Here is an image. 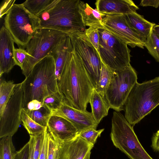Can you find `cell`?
<instances>
[{
  "instance_id": "obj_1",
  "label": "cell",
  "mask_w": 159,
  "mask_h": 159,
  "mask_svg": "<svg viewBox=\"0 0 159 159\" xmlns=\"http://www.w3.org/2000/svg\"><path fill=\"white\" fill-rule=\"evenodd\" d=\"M57 84L59 91L67 104L79 110H87L95 88L83 63L73 49Z\"/></svg>"
},
{
  "instance_id": "obj_2",
  "label": "cell",
  "mask_w": 159,
  "mask_h": 159,
  "mask_svg": "<svg viewBox=\"0 0 159 159\" xmlns=\"http://www.w3.org/2000/svg\"><path fill=\"white\" fill-rule=\"evenodd\" d=\"M22 87L23 108L34 100L43 104L46 98L59 91L55 61L52 55L47 56L35 65L29 75L23 81Z\"/></svg>"
},
{
  "instance_id": "obj_3",
  "label": "cell",
  "mask_w": 159,
  "mask_h": 159,
  "mask_svg": "<svg viewBox=\"0 0 159 159\" xmlns=\"http://www.w3.org/2000/svg\"><path fill=\"white\" fill-rule=\"evenodd\" d=\"M79 0H54L37 16L40 29H48L67 34L85 31L79 11Z\"/></svg>"
},
{
  "instance_id": "obj_4",
  "label": "cell",
  "mask_w": 159,
  "mask_h": 159,
  "mask_svg": "<svg viewBox=\"0 0 159 159\" xmlns=\"http://www.w3.org/2000/svg\"><path fill=\"white\" fill-rule=\"evenodd\" d=\"M158 105L159 76L141 83L137 82L124 104V116L133 126Z\"/></svg>"
},
{
  "instance_id": "obj_5",
  "label": "cell",
  "mask_w": 159,
  "mask_h": 159,
  "mask_svg": "<svg viewBox=\"0 0 159 159\" xmlns=\"http://www.w3.org/2000/svg\"><path fill=\"white\" fill-rule=\"evenodd\" d=\"M4 20V26L19 48H25L40 29L39 18L28 11L22 3L14 4Z\"/></svg>"
},
{
  "instance_id": "obj_6",
  "label": "cell",
  "mask_w": 159,
  "mask_h": 159,
  "mask_svg": "<svg viewBox=\"0 0 159 159\" xmlns=\"http://www.w3.org/2000/svg\"><path fill=\"white\" fill-rule=\"evenodd\" d=\"M110 136L116 147L130 159H153L140 143L133 126L120 112L113 113Z\"/></svg>"
},
{
  "instance_id": "obj_7",
  "label": "cell",
  "mask_w": 159,
  "mask_h": 159,
  "mask_svg": "<svg viewBox=\"0 0 159 159\" xmlns=\"http://www.w3.org/2000/svg\"><path fill=\"white\" fill-rule=\"evenodd\" d=\"M69 34L52 29H39L25 48L28 55L21 69L25 77L29 75L37 63L50 55Z\"/></svg>"
},
{
  "instance_id": "obj_8",
  "label": "cell",
  "mask_w": 159,
  "mask_h": 159,
  "mask_svg": "<svg viewBox=\"0 0 159 159\" xmlns=\"http://www.w3.org/2000/svg\"><path fill=\"white\" fill-rule=\"evenodd\" d=\"M99 57L113 72L130 65V50L127 45L103 28L99 29Z\"/></svg>"
},
{
  "instance_id": "obj_9",
  "label": "cell",
  "mask_w": 159,
  "mask_h": 159,
  "mask_svg": "<svg viewBox=\"0 0 159 159\" xmlns=\"http://www.w3.org/2000/svg\"><path fill=\"white\" fill-rule=\"evenodd\" d=\"M137 80L136 72L131 65L114 73L104 97L111 108L119 112L124 110L125 102Z\"/></svg>"
},
{
  "instance_id": "obj_10",
  "label": "cell",
  "mask_w": 159,
  "mask_h": 159,
  "mask_svg": "<svg viewBox=\"0 0 159 159\" xmlns=\"http://www.w3.org/2000/svg\"><path fill=\"white\" fill-rule=\"evenodd\" d=\"M73 50L82 61L95 89L98 83L102 61L85 31L69 34Z\"/></svg>"
},
{
  "instance_id": "obj_11",
  "label": "cell",
  "mask_w": 159,
  "mask_h": 159,
  "mask_svg": "<svg viewBox=\"0 0 159 159\" xmlns=\"http://www.w3.org/2000/svg\"><path fill=\"white\" fill-rule=\"evenodd\" d=\"M23 81L17 84L13 94L7 102L0 118V138L12 137L22 122L23 109Z\"/></svg>"
},
{
  "instance_id": "obj_12",
  "label": "cell",
  "mask_w": 159,
  "mask_h": 159,
  "mask_svg": "<svg viewBox=\"0 0 159 159\" xmlns=\"http://www.w3.org/2000/svg\"><path fill=\"white\" fill-rule=\"evenodd\" d=\"M102 23L104 29L127 45L144 48L146 40L129 26L125 15H106Z\"/></svg>"
},
{
  "instance_id": "obj_13",
  "label": "cell",
  "mask_w": 159,
  "mask_h": 159,
  "mask_svg": "<svg viewBox=\"0 0 159 159\" xmlns=\"http://www.w3.org/2000/svg\"><path fill=\"white\" fill-rule=\"evenodd\" d=\"M52 115L60 116L69 120L76 128L78 134L88 129H96L98 124L91 112L73 108L65 102L58 109L52 111Z\"/></svg>"
},
{
  "instance_id": "obj_14",
  "label": "cell",
  "mask_w": 159,
  "mask_h": 159,
  "mask_svg": "<svg viewBox=\"0 0 159 159\" xmlns=\"http://www.w3.org/2000/svg\"><path fill=\"white\" fill-rule=\"evenodd\" d=\"M58 142L59 149L57 159H84L94 146L78 135L69 141Z\"/></svg>"
},
{
  "instance_id": "obj_15",
  "label": "cell",
  "mask_w": 159,
  "mask_h": 159,
  "mask_svg": "<svg viewBox=\"0 0 159 159\" xmlns=\"http://www.w3.org/2000/svg\"><path fill=\"white\" fill-rule=\"evenodd\" d=\"M15 41L7 30L2 26L0 30V76L8 73L16 65L14 59Z\"/></svg>"
},
{
  "instance_id": "obj_16",
  "label": "cell",
  "mask_w": 159,
  "mask_h": 159,
  "mask_svg": "<svg viewBox=\"0 0 159 159\" xmlns=\"http://www.w3.org/2000/svg\"><path fill=\"white\" fill-rule=\"evenodd\" d=\"M47 127L48 132L59 142L70 141L78 134L76 128L72 123L59 116H51L48 120Z\"/></svg>"
},
{
  "instance_id": "obj_17",
  "label": "cell",
  "mask_w": 159,
  "mask_h": 159,
  "mask_svg": "<svg viewBox=\"0 0 159 159\" xmlns=\"http://www.w3.org/2000/svg\"><path fill=\"white\" fill-rule=\"evenodd\" d=\"M95 4L99 12L106 15H125L139 9L131 0H97Z\"/></svg>"
},
{
  "instance_id": "obj_18",
  "label": "cell",
  "mask_w": 159,
  "mask_h": 159,
  "mask_svg": "<svg viewBox=\"0 0 159 159\" xmlns=\"http://www.w3.org/2000/svg\"><path fill=\"white\" fill-rule=\"evenodd\" d=\"M73 48L69 34L66 36L50 54L54 58L57 81L60 79L66 63Z\"/></svg>"
},
{
  "instance_id": "obj_19",
  "label": "cell",
  "mask_w": 159,
  "mask_h": 159,
  "mask_svg": "<svg viewBox=\"0 0 159 159\" xmlns=\"http://www.w3.org/2000/svg\"><path fill=\"white\" fill-rule=\"evenodd\" d=\"M79 11L82 22L86 26L103 28V17L106 15L101 13L96 9H94L87 3L80 0Z\"/></svg>"
},
{
  "instance_id": "obj_20",
  "label": "cell",
  "mask_w": 159,
  "mask_h": 159,
  "mask_svg": "<svg viewBox=\"0 0 159 159\" xmlns=\"http://www.w3.org/2000/svg\"><path fill=\"white\" fill-rule=\"evenodd\" d=\"M125 15L129 26L146 40L151 33L155 24L148 21L136 12Z\"/></svg>"
},
{
  "instance_id": "obj_21",
  "label": "cell",
  "mask_w": 159,
  "mask_h": 159,
  "mask_svg": "<svg viewBox=\"0 0 159 159\" xmlns=\"http://www.w3.org/2000/svg\"><path fill=\"white\" fill-rule=\"evenodd\" d=\"M92 114L99 124L102 120L108 114L110 106L105 98L101 96L95 88L91 95L89 102Z\"/></svg>"
},
{
  "instance_id": "obj_22",
  "label": "cell",
  "mask_w": 159,
  "mask_h": 159,
  "mask_svg": "<svg viewBox=\"0 0 159 159\" xmlns=\"http://www.w3.org/2000/svg\"><path fill=\"white\" fill-rule=\"evenodd\" d=\"M17 84L11 80L6 81L0 80V116L3 112L5 107L13 94Z\"/></svg>"
},
{
  "instance_id": "obj_23",
  "label": "cell",
  "mask_w": 159,
  "mask_h": 159,
  "mask_svg": "<svg viewBox=\"0 0 159 159\" xmlns=\"http://www.w3.org/2000/svg\"><path fill=\"white\" fill-rule=\"evenodd\" d=\"M114 72L102 62L99 79L95 89L104 97Z\"/></svg>"
},
{
  "instance_id": "obj_24",
  "label": "cell",
  "mask_w": 159,
  "mask_h": 159,
  "mask_svg": "<svg viewBox=\"0 0 159 159\" xmlns=\"http://www.w3.org/2000/svg\"><path fill=\"white\" fill-rule=\"evenodd\" d=\"M23 109L35 122L42 126L47 127L52 111L43 105L39 109L35 110H30L25 108Z\"/></svg>"
},
{
  "instance_id": "obj_25",
  "label": "cell",
  "mask_w": 159,
  "mask_h": 159,
  "mask_svg": "<svg viewBox=\"0 0 159 159\" xmlns=\"http://www.w3.org/2000/svg\"><path fill=\"white\" fill-rule=\"evenodd\" d=\"M21 120L23 125L30 135H35L45 132L47 127L42 126L32 119L22 110L21 114Z\"/></svg>"
},
{
  "instance_id": "obj_26",
  "label": "cell",
  "mask_w": 159,
  "mask_h": 159,
  "mask_svg": "<svg viewBox=\"0 0 159 159\" xmlns=\"http://www.w3.org/2000/svg\"><path fill=\"white\" fill-rule=\"evenodd\" d=\"M54 0H27L22 3L31 13L37 16L43 11Z\"/></svg>"
},
{
  "instance_id": "obj_27",
  "label": "cell",
  "mask_w": 159,
  "mask_h": 159,
  "mask_svg": "<svg viewBox=\"0 0 159 159\" xmlns=\"http://www.w3.org/2000/svg\"><path fill=\"white\" fill-rule=\"evenodd\" d=\"M12 137L1 138L0 141V159H14L16 152Z\"/></svg>"
},
{
  "instance_id": "obj_28",
  "label": "cell",
  "mask_w": 159,
  "mask_h": 159,
  "mask_svg": "<svg viewBox=\"0 0 159 159\" xmlns=\"http://www.w3.org/2000/svg\"><path fill=\"white\" fill-rule=\"evenodd\" d=\"M145 47L156 61L159 62V39L152 30L147 39L145 43Z\"/></svg>"
},
{
  "instance_id": "obj_29",
  "label": "cell",
  "mask_w": 159,
  "mask_h": 159,
  "mask_svg": "<svg viewBox=\"0 0 159 159\" xmlns=\"http://www.w3.org/2000/svg\"><path fill=\"white\" fill-rule=\"evenodd\" d=\"M65 102L64 98L59 91L46 98L43 105L52 111L58 109Z\"/></svg>"
},
{
  "instance_id": "obj_30",
  "label": "cell",
  "mask_w": 159,
  "mask_h": 159,
  "mask_svg": "<svg viewBox=\"0 0 159 159\" xmlns=\"http://www.w3.org/2000/svg\"><path fill=\"white\" fill-rule=\"evenodd\" d=\"M99 29L97 27H89L86 29L85 32L86 36L96 50L99 57Z\"/></svg>"
},
{
  "instance_id": "obj_31",
  "label": "cell",
  "mask_w": 159,
  "mask_h": 159,
  "mask_svg": "<svg viewBox=\"0 0 159 159\" xmlns=\"http://www.w3.org/2000/svg\"><path fill=\"white\" fill-rule=\"evenodd\" d=\"M104 129L98 130L89 129L82 132L78 134L85 139L88 143L94 145L97 138L100 136Z\"/></svg>"
},
{
  "instance_id": "obj_32",
  "label": "cell",
  "mask_w": 159,
  "mask_h": 159,
  "mask_svg": "<svg viewBox=\"0 0 159 159\" xmlns=\"http://www.w3.org/2000/svg\"><path fill=\"white\" fill-rule=\"evenodd\" d=\"M48 133V159H57L59 149L58 142Z\"/></svg>"
},
{
  "instance_id": "obj_33",
  "label": "cell",
  "mask_w": 159,
  "mask_h": 159,
  "mask_svg": "<svg viewBox=\"0 0 159 159\" xmlns=\"http://www.w3.org/2000/svg\"><path fill=\"white\" fill-rule=\"evenodd\" d=\"M14 59L16 65L21 69L28 54L25 49L22 48H15L14 51Z\"/></svg>"
},
{
  "instance_id": "obj_34",
  "label": "cell",
  "mask_w": 159,
  "mask_h": 159,
  "mask_svg": "<svg viewBox=\"0 0 159 159\" xmlns=\"http://www.w3.org/2000/svg\"><path fill=\"white\" fill-rule=\"evenodd\" d=\"M45 132L34 135L35 141L34 148V159L39 158L43 144Z\"/></svg>"
},
{
  "instance_id": "obj_35",
  "label": "cell",
  "mask_w": 159,
  "mask_h": 159,
  "mask_svg": "<svg viewBox=\"0 0 159 159\" xmlns=\"http://www.w3.org/2000/svg\"><path fill=\"white\" fill-rule=\"evenodd\" d=\"M49 133L47 127L45 132L43 143L39 159H48Z\"/></svg>"
},
{
  "instance_id": "obj_36",
  "label": "cell",
  "mask_w": 159,
  "mask_h": 159,
  "mask_svg": "<svg viewBox=\"0 0 159 159\" xmlns=\"http://www.w3.org/2000/svg\"><path fill=\"white\" fill-rule=\"evenodd\" d=\"M29 149V143L28 142L20 150L16 151L14 159H28Z\"/></svg>"
},
{
  "instance_id": "obj_37",
  "label": "cell",
  "mask_w": 159,
  "mask_h": 159,
  "mask_svg": "<svg viewBox=\"0 0 159 159\" xmlns=\"http://www.w3.org/2000/svg\"><path fill=\"white\" fill-rule=\"evenodd\" d=\"M16 0H6L3 1L1 3L0 7V18L5 14H7L12 6L14 4Z\"/></svg>"
},
{
  "instance_id": "obj_38",
  "label": "cell",
  "mask_w": 159,
  "mask_h": 159,
  "mask_svg": "<svg viewBox=\"0 0 159 159\" xmlns=\"http://www.w3.org/2000/svg\"><path fill=\"white\" fill-rule=\"evenodd\" d=\"M43 106V104L42 102L34 100L29 102L26 107L24 108L30 110H35L39 109Z\"/></svg>"
},
{
  "instance_id": "obj_39",
  "label": "cell",
  "mask_w": 159,
  "mask_h": 159,
  "mask_svg": "<svg viewBox=\"0 0 159 159\" xmlns=\"http://www.w3.org/2000/svg\"><path fill=\"white\" fill-rule=\"evenodd\" d=\"M151 147L155 151L159 152V129L152 137Z\"/></svg>"
},
{
  "instance_id": "obj_40",
  "label": "cell",
  "mask_w": 159,
  "mask_h": 159,
  "mask_svg": "<svg viewBox=\"0 0 159 159\" xmlns=\"http://www.w3.org/2000/svg\"><path fill=\"white\" fill-rule=\"evenodd\" d=\"M35 141V136L30 135V138L28 142L29 149L28 159H34V148Z\"/></svg>"
},
{
  "instance_id": "obj_41",
  "label": "cell",
  "mask_w": 159,
  "mask_h": 159,
  "mask_svg": "<svg viewBox=\"0 0 159 159\" xmlns=\"http://www.w3.org/2000/svg\"><path fill=\"white\" fill-rule=\"evenodd\" d=\"M139 5L143 7L152 6L157 8L159 6V0H142Z\"/></svg>"
},
{
  "instance_id": "obj_42",
  "label": "cell",
  "mask_w": 159,
  "mask_h": 159,
  "mask_svg": "<svg viewBox=\"0 0 159 159\" xmlns=\"http://www.w3.org/2000/svg\"><path fill=\"white\" fill-rule=\"evenodd\" d=\"M152 31L159 39V25H155L153 28Z\"/></svg>"
},
{
  "instance_id": "obj_43",
  "label": "cell",
  "mask_w": 159,
  "mask_h": 159,
  "mask_svg": "<svg viewBox=\"0 0 159 159\" xmlns=\"http://www.w3.org/2000/svg\"><path fill=\"white\" fill-rule=\"evenodd\" d=\"M91 152L89 153L85 157L84 159H90Z\"/></svg>"
}]
</instances>
